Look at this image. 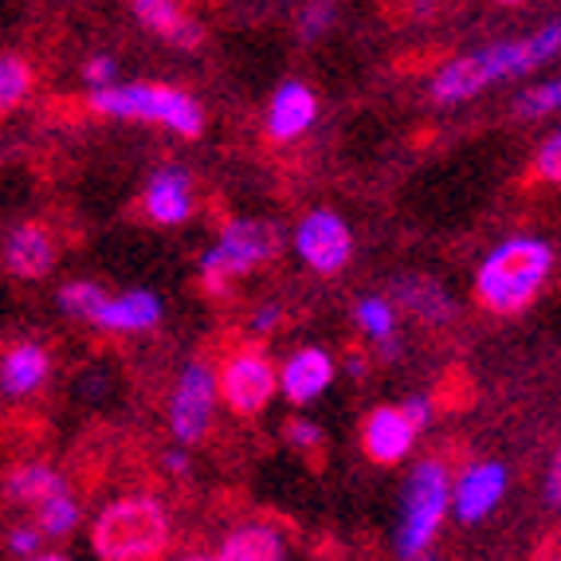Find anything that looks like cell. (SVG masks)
Returning <instances> with one entry per match:
<instances>
[{"instance_id":"cell-1","label":"cell","mask_w":561,"mask_h":561,"mask_svg":"<svg viewBox=\"0 0 561 561\" xmlns=\"http://www.w3.org/2000/svg\"><path fill=\"white\" fill-rule=\"evenodd\" d=\"M550 240L542 236H511L483 255L476 272V299L491 314H523L538 302L553 275Z\"/></svg>"},{"instance_id":"cell-2","label":"cell","mask_w":561,"mask_h":561,"mask_svg":"<svg viewBox=\"0 0 561 561\" xmlns=\"http://www.w3.org/2000/svg\"><path fill=\"white\" fill-rule=\"evenodd\" d=\"M173 538V518L153 495H122L99 511L91 550L99 561H158Z\"/></svg>"},{"instance_id":"cell-3","label":"cell","mask_w":561,"mask_h":561,"mask_svg":"<svg viewBox=\"0 0 561 561\" xmlns=\"http://www.w3.org/2000/svg\"><path fill=\"white\" fill-rule=\"evenodd\" d=\"M91 111L118 122H153L181 138L205 134V106L169 83H114L103 91H91Z\"/></svg>"},{"instance_id":"cell-4","label":"cell","mask_w":561,"mask_h":561,"mask_svg":"<svg viewBox=\"0 0 561 561\" xmlns=\"http://www.w3.org/2000/svg\"><path fill=\"white\" fill-rule=\"evenodd\" d=\"M451 511V476L448 463L440 459H421L409 471L401 491V518H397L393 546L401 553V561L424 558L432 546V538L440 534L444 518Z\"/></svg>"},{"instance_id":"cell-5","label":"cell","mask_w":561,"mask_h":561,"mask_svg":"<svg viewBox=\"0 0 561 561\" xmlns=\"http://www.w3.org/2000/svg\"><path fill=\"white\" fill-rule=\"evenodd\" d=\"M283 248V236L272 220H228L216 243L201 255V283L208 295L225 299L232 279L252 275L255 267L272 263Z\"/></svg>"},{"instance_id":"cell-6","label":"cell","mask_w":561,"mask_h":561,"mask_svg":"<svg viewBox=\"0 0 561 561\" xmlns=\"http://www.w3.org/2000/svg\"><path fill=\"white\" fill-rule=\"evenodd\" d=\"M216 369L208 362H188L181 369L178 385H173V397H169V432L178 448H193L208 436L216 416Z\"/></svg>"},{"instance_id":"cell-7","label":"cell","mask_w":561,"mask_h":561,"mask_svg":"<svg viewBox=\"0 0 561 561\" xmlns=\"http://www.w3.org/2000/svg\"><path fill=\"white\" fill-rule=\"evenodd\" d=\"M279 393L275 381V365L260 350H240L225 362L220 377H216V397L236 412V416H255L272 404V397Z\"/></svg>"},{"instance_id":"cell-8","label":"cell","mask_w":561,"mask_h":561,"mask_svg":"<svg viewBox=\"0 0 561 561\" xmlns=\"http://www.w3.org/2000/svg\"><path fill=\"white\" fill-rule=\"evenodd\" d=\"M295 252L310 272L337 275L354 255V232L334 208H314L295 228Z\"/></svg>"},{"instance_id":"cell-9","label":"cell","mask_w":561,"mask_h":561,"mask_svg":"<svg viewBox=\"0 0 561 561\" xmlns=\"http://www.w3.org/2000/svg\"><path fill=\"white\" fill-rule=\"evenodd\" d=\"M506 486H511V471L499 459H483V463H471L451 479V515L459 523H483L499 511V503L506 499Z\"/></svg>"},{"instance_id":"cell-10","label":"cell","mask_w":561,"mask_h":561,"mask_svg":"<svg viewBox=\"0 0 561 561\" xmlns=\"http://www.w3.org/2000/svg\"><path fill=\"white\" fill-rule=\"evenodd\" d=\"M334 374L337 365L327 350L302 346L283 362V369H275V381H279V393L290 404H314L334 385Z\"/></svg>"},{"instance_id":"cell-11","label":"cell","mask_w":561,"mask_h":561,"mask_svg":"<svg viewBox=\"0 0 561 561\" xmlns=\"http://www.w3.org/2000/svg\"><path fill=\"white\" fill-rule=\"evenodd\" d=\"M486 87H495V71L486 64V51L476 47V51H463V56L448 59V64L432 76V99L440 106H459L471 103Z\"/></svg>"},{"instance_id":"cell-12","label":"cell","mask_w":561,"mask_h":561,"mask_svg":"<svg viewBox=\"0 0 561 561\" xmlns=\"http://www.w3.org/2000/svg\"><path fill=\"white\" fill-rule=\"evenodd\" d=\"M141 208L153 225H185L193 216V178L181 165H161L141 193Z\"/></svg>"},{"instance_id":"cell-13","label":"cell","mask_w":561,"mask_h":561,"mask_svg":"<svg viewBox=\"0 0 561 561\" xmlns=\"http://www.w3.org/2000/svg\"><path fill=\"white\" fill-rule=\"evenodd\" d=\"M319 118V99L302 79H287L275 87L272 103H267V134L275 141H295L314 126Z\"/></svg>"},{"instance_id":"cell-14","label":"cell","mask_w":561,"mask_h":561,"mask_svg":"<svg viewBox=\"0 0 561 561\" xmlns=\"http://www.w3.org/2000/svg\"><path fill=\"white\" fill-rule=\"evenodd\" d=\"M412 444H416V432L401 416L397 404H381L365 416L362 424V448L374 463H401L412 456Z\"/></svg>"},{"instance_id":"cell-15","label":"cell","mask_w":561,"mask_h":561,"mask_svg":"<svg viewBox=\"0 0 561 561\" xmlns=\"http://www.w3.org/2000/svg\"><path fill=\"white\" fill-rule=\"evenodd\" d=\"M161 314H165V307H161L158 295L146 287H134L122 290V295H106L94 327L111 330V334H146V330L158 327Z\"/></svg>"},{"instance_id":"cell-16","label":"cell","mask_w":561,"mask_h":561,"mask_svg":"<svg viewBox=\"0 0 561 561\" xmlns=\"http://www.w3.org/2000/svg\"><path fill=\"white\" fill-rule=\"evenodd\" d=\"M4 267L16 279H44L56 267V240L44 225H16L4 240Z\"/></svg>"},{"instance_id":"cell-17","label":"cell","mask_w":561,"mask_h":561,"mask_svg":"<svg viewBox=\"0 0 561 561\" xmlns=\"http://www.w3.org/2000/svg\"><path fill=\"white\" fill-rule=\"evenodd\" d=\"M213 561H287V538L279 526L252 518V523H240L225 534Z\"/></svg>"},{"instance_id":"cell-18","label":"cell","mask_w":561,"mask_h":561,"mask_svg":"<svg viewBox=\"0 0 561 561\" xmlns=\"http://www.w3.org/2000/svg\"><path fill=\"white\" fill-rule=\"evenodd\" d=\"M51 377V354L36 342H20L0 357V393L4 397H32Z\"/></svg>"},{"instance_id":"cell-19","label":"cell","mask_w":561,"mask_h":561,"mask_svg":"<svg viewBox=\"0 0 561 561\" xmlns=\"http://www.w3.org/2000/svg\"><path fill=\"white\" fill-rule=\"evenodd\" d=\"M130 12L138 16L141 28L153 32V36H161V39H169V44L181 47V51H193V47L205 39V32H201L197 20H188L185 9L173 4V0H134Z\"/></svg>"},{"instance_id":"cell-20","label":"cell","mask_w":561,"mask_h":561,"mask_svg":"<svg viewBox=\"0 0 561 561\" xmlns=\"http://www.w3.org/2000/svg\"><path fill=\"white\" fill-rule=\"evenodd\" d=\"M64 491H67V479L51 463H20L4 479V499H12L20 506H39L47 499L64 495Z\"/></svg>"},{"instance_id":"cell-21","label":"cell","mask_w":561,"mask_h":561,"mask_svg":"<svg viewBox=\"0 0 561 561\" xmlns=\"http://www.w3.org/2000/svg\"><path fill=\"white\" fill-rule=\"evenodd\" d=\"M393 295L401 307H409L416 319L432 322V327H440V322L451 319V299H448V290L440 287V283H432L424 279V275H404V279L393 283ZM393 302V307H397Z\"/></svg>"},{"instance_id":"cell-22","label":"cell","mask_w":561,"mask_h":561,"mask_svg":"<svg viewBox=\"0 0 561 561\" xmlns=\"http://www.w3.org/2000/svg\"><path fill=\"white\" fill-rule=\"evenodd\" d=\"M354 322L365 337H374L377 346H385L389 337H397V307L385 295H365L354 302Z\"/></svg>"},{"instance_id":"cell-23","label":"cell","mask_w":561,"mask_h":561,"mask_svg":"<svg viewBox=\"0 0 561 561\" xmlns=\"http://www.w3.org/2000/svg\"><path fill=\"white\" fill-rule=\"evenodd\" d=\"M79 523H83V511H79V503L71 499V491H64V495L47 499V503L36 506V530L44 534V538H67V534H76Z\"/></svg>"},{"instance_id":"cell-24","label":"cell","mask_w":561,"mask_h":561,"mask_svg":"<svg viewBox=\"0 0 561 561\" xmlns=\"http://www.w3.org/2000/svg\"><path fill=\"white\" fill-rule=\"evenodd\" d=\"M56 302H59V310H64L67 319L94 322V319H99V310H103V302H106V290L99 287V283H91V279H71V283H64V287H59Z\"/></svg>"},{"instance_id":"cell-25","label":"cell","mask_w":561,"mask_h":561,"mask_svg":"<svg viewBox=\"0 0 561 561\" xmlns=\"http://www.w3.org/2000/svg\"><path fill=\"white\" fill-rule=\"evenodd\" d=\"M32 94V67L20 56H0V114L16 111Z\"/></svg>"},{"instance_id":"cell-26","label":"cell","mask_w":561,"mask_h":561,"mask_svg":"<svg viewBox=\"0 0 561 561\" xmlns=\"http://www.w3.org/2000/svg\"><path fill=\"white\" fill-rule=\"evenodd\" d=\"M558 103H561V83L558 79H542V83L523 87L511 106H515L518 118L530 122V118H550V114L558 111Z\"/></svg>"},{"instance_id":"cell-27","label":"cell","mask_w":561,"mask_h":561,"mask_svg":"<svg viewBox=\"0 0 561 561\" xmlns=\"http://www.w3.org/2000/svg\"><path fill=\"white\" fill-rule=\"evenodd\" d=\"M283 440L295 451H302V456H314V451L322 448V424L307 421V416H295V421H287V428H283Z\"/></svg>"},{"instance_id":"cell-28","label":"cell","mask_w":561,"mask_h":561,"mask_svg":"<svg viewBox=\"0 0 561 561\" xmlns=\"http://www.w3.org/2000/svg\"><path fill=\"white\" fill-rule=\"evenodd\" d=\"M534 173L542 181L561 178V134H550L546 141H538V150H534Z\"/></svg>"},{"instance_id":"cell-29","label":"cell","mask_w":561,"mask_h":561,"mask_svg":"<svg viewBox=\"0 0 561 561\" xmlns=\"http://www.w3.org/2000/svg\"><path fill=\"white\" fill-rule=\"evenodd\" d=\"M334 4H307V9L299 12V32L302 39H319L322 32L334 24Z\"/></svg>"},{"instance_id":"cell-30","label":"cell","mask_w":561,"mask_h":561,"mask_svg":"<svg viewBox=\"0 0 561 561\" xmlns=\"http://www.w3.org/2000/svg\"><path fill=\"white\" fill-rule=\"evenodd\" d=\"M83 79L91 91H103V87H114V79H118V64H114V56H91L83 64Z\"/></svg>"},{"instance_id":"cell-31","label":"cell","mask_w":561,"mask_h":561,"mask_svg":"<svg viewBox=\"0 0 561 561\" xmlns=\"http://www.w3.org/2000/svg\"><path fill=\"white\" fill-rule=\"evenodd\" d=\"M397 409H401V416L412 424V432H416V436H421V432L432 424V397L428 393L404 397V404H397Z\"/></svg>"},{"instance_id":"cell-32","label":"cell","mask_w":561,"mask_h":561,"mask_svg":"<svg viewBox=\"0 0 561 561\" xmlns=\"http://www.w3.org/2000/svg\"><path fill=\"white\" fill-rule=\"evenodd\" d=\"M39 546H44V534L36 530V526H12L9 530V550L16 553V558H39Z\"/></svg>"},{"instance_id":"cell-33","label":"cell","mask_w":561,"mask_h":561,"mask_svg":"<svg viewBox=\"0 0 561 561\" xmlns=\"http://www.w3.org/2000/svg\"><path fill=\"white\" fill-rule=\"evenodd\" d=\"M279 327H283V307H279V302H263V307L252 314L255 334H272V330H279Z\"/></svg>"},{"instance_id":"cell-34","label":"cell","mask_w":561,"mask_h":561,"mask_svg":"<svg viewBox=\"0 0 561 561\" xmlns=\"http://www.w3.org/2000/svg\"><path fill=\"white\" fill-rule=\"evenodd\" d=\"M542 495L550 506L561 503V459H553L550 468H546V483H542Z\"/></svg>"},{"instance_id":"cell-35","label":"cell","mask_w":561,"mask_h":561,"mask_svg":"<svg viewBox=\"0 0 561 561\" xmlns=\"http://www.w3.org/2000/svg\"><path fill=\"white\" fill-rule=\"evenodd\" d=\"M161 468H165L169 476H185V471H188L185 448H169V451H161Z\"/></svg>"},{"instance_id":"cell-36","label":"cell","mask_w":561,"mask_h":561,"mask_svg":"<svg viewBox=\"0 0 561 561\" xmlns=\"http://www.w3.org/2000/svg\"><path fill=\"white\" fill-rule=\"evenodd\" d=\"M32 561H71V558H64V553H39V558H32Z\"/></svg>"},{"instance_id":"cell-37","label":"cell","mask_w":561,"mask_h":561,"mask_svg":"<svg viewBox=\"0 0 561 561\" xmlns=\"http://www.w3.org/2000/svg\"><path fill=\"white\" fill-rule=\"evenodd\" d=\"M178 561H213L208 553H185V558H178Z\"/></svg>"},{"instance_id":"cell-38","label":"cell","mask_w":561,"mask_h":561,"mask_svg":"<svg viewBox=\"0 0 561 561\" xmlns=\"http://www.w3.org/2000/svg\"><path fill=\"white\" fill-rule=\"evenodd\" d=\"M412 561H432V558H428V553H424V558H412Z\"/></svg>"}]
</instances>
